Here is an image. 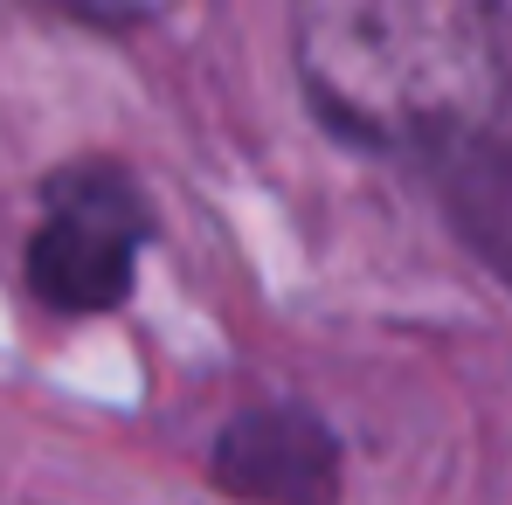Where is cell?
Wrapping results in <instances>:
<instances>
[{
	"mask_svg": "<svg viewBox=\"0 0 512 505\" xmlns=\"http://www.w3.org/2000/svg\"><path fill=\"white\" fill-rule=\"evenodd\" d=\"M49 7H63V14H77V21H97V28H111V21H132V14H139L132 0H49Z\"/></svg>",
	"mask_w": 512,
	"mask_h": 505,
	"instance_id": "obj_3",
	"label": "cell"
},
{
	"mask_svg": "<svg viewBox=\"0 0 512 505\" xmlns=\"http://www.w3.org/2000/svg\"><path fill=\"white\" fill-rule=\"evenodd\" d=\"M208 478L243 505H340L346 457L326 416H312L305 402H256L222 422Z\"/></svg>",
	"mask_w": 512,
	"mask_h": 505,
	"instance_id": "obj_2",
	"label": "cell"
},
{
	"mask_svg": "<svg viewBox=\"0 0 512 505\" xmlns=\"http://www.w3.org/2000/svg\"><path fill=\"white\" fill-rule=\"evenodd\" d=\"M492 256H499V270L512 277V243H492Z\"/></svg>",
	"mask_w": 512,
	"mask_h": 505,
	"instance_id": "obj_4",
	"label": "cell"
},
{
	"mask_svg": "<svg viewBox=\"0 0 512 505\" xmlns=\"http://www.w3.org/2000/svg\"><path fill=\"white\" fill-rule=\"evenodd\" d=\"M146 243L153 208L139 180L111 160H77L42 180V222L28 236V291L63 319L118 312L132 298V270Z\"/></svg>",
	"mask_w": 512,
	"mask_h": 505,
	"instance_id": "obj_1",
	"label": "cell"
}]
</instances>
